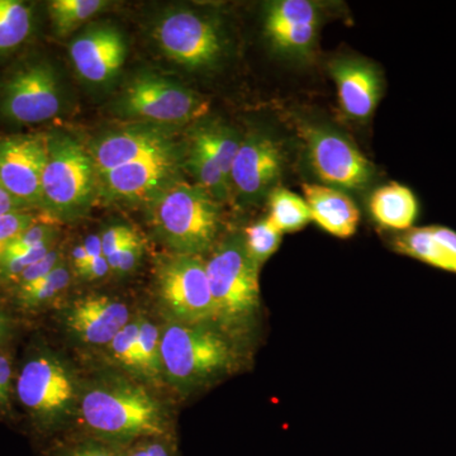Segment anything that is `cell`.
<instances>
[{
  "mask_svg": "<svg viewBox=\"0 0 456 456\" xmlns=\"http://www.w3.org/2000/svg\"><path fill=\"white\" fill-rule=\"evenodd\" d=\"M77 422L86 435L122 446L175 436L173 411L159 391L110 368L83 375Z\"/></svg>",
  "mask_w": 456,
  "mask_h": 456,
  "instance_id": "obj_1",
  "label": "cell"
},
{
  "mask_svg": "<svg viewBox=\"0 0 456 456\" xmlns=\"http://www.w3.org/2000/svg\"><path fill=\"white\" fill-rule=\"evenodd\" d=\"M83 375L42 338L17 364L16 404L36 434L53 436L77 422Z\"/></svg>",
  "mask_w": 456,
  "mask_h": 456,
  "instance_id": "obj_2",
  "label": "cell"
},
{
  "mask_svg": "<svg viewBox=\"0 0 456 456\" xmlns=\"http://www.w3.org/2000/svg\"><path fill=\"white\" fill-rule=\"evenodd\" d=\"M237 362L236 342L217 327L161 321L164 383L180 397L217 382Z\"/></svg>",
  "mask_w": 456,
  "mask_h": 456,
  "instance_id": "obj_3",
  "label": "cell"
},
{
  "mask_svg": "<svg viewBox=\"0 0 456 456\" xmlns=\"http://www.w3.org/2000/svg\"><path fill=\"white\" fill-rule=\"evenodd\" d=\"M150 227L169 253L204 256L218 244L221 203L180 179L146 204Z\"/></svg>",
  "mask_w": 456,
  "mask_h": 456,
  "instance_id": "obj_4",
  "label": "cell"
},
{
  "mask_svg": "<svg viewBox=\"0 0 456 456\" xmlns=\"http://www.w3.org/2000/svg\"><path fill=\"white\" fill-rule=\"evenodd\" d=\"M99 200V171L88 146L68 132H47L41 212L57 224H70L86 218Z\"/></svg>",
  "mask_w": 456,
  "mask_h": 456,
  "instance_id": "obj_5",
  "label": "cell"
},
{
  "mask_svg": "<svg viewBox=\"0 0 456 456\" xmlns=\"http://www.w3.org/2000/svg\"><path fill=\"white\" fill-rule=\"evenodd\" d=\"M211 287L213 326L237 341L253 329L260 311V266L246 250L244 236L218 242L206 260Z\"/></svg>",
  "mask_w": 456,
  "mask_h": 456,
  "instance_id": "obj_6",
  "label": "cell"
},
{
  "mask_svg": "<svg viewBox=\"0 0 456 456\" xmlns=\"http://www.w3.org/2000/svg\"><path fill=\"white\" fill-rule=\"evenodd\" d=\"M110 110L123 121L178 128L206 116L209 101L164 75L140 73L125 84Z\"/></svg>",
  "mask_w": 456,
  "mask_h": 456,
  "instance_id": "obj_7",
  "label": "cell"
},
{
  "mask_svg": "<svg viewBox=\"0 0 456 456\" xmlns=\"http://www.w3.org/2000/svg\"><path fill=\"white\" fill-rule=\"evenodd\" d=\"M152 290L161 321L213 325L215 307L203 256L156 255Z\"/></svg>",
  "mask_w": 456,
  "mask_h": 456,
  "instance_id": "obj_8",
  "label": "cell"
},
{
  "mask_svg": "<svg viewBox=\"0 0 456 456\" xmlns=\"http://www.w3.org/2000/svg\"><path fill=\"white\" fill-rule=\"evenodd\" d=\"M154 38L164 55L191 71L212 70L226 51L220 26L191 9L165 12L154 27Z\"/></svg>",
  "mask_w": 456,
  "mask_h": 456,
  "instance_id": "obj_9",
  "label": "cell"
},
{
  "mask_svg": "<svg viewBox=\"0 0 456 456\" xmlns=\"http://www.w3.org/2000/svg\"><path fill=\"white\" fill-rule=\"evenodd\" d=\"M64 107L59 74L46 60H29L0 82V116L17 125L51 121Z\"/></svg>",
  "mask_w": 456,
  "mask_h": 456,
  "instance_id": "obj_10",
  "label": "cell"
},
{
  "mask_svg": "<svg viewBox=\"0 0 456 456\" xmlns=\"http://www.w3.org/2000/svg\"><path fill=\"white\" fill-rule=\"evenodd\" d=\"M298 127L312 170L323 185L358 191L370 184L373 164L347 137L323 125L305 122Z\"/></svg>",
  "mask_w": 456,
  "mask_h": 456,
  "instance_id": "obj_11",
  "label": "cell"
},
{
  "mask_svg": "<svg viewBox=\"0 0 456 456\" xmlns=\"http://www.w3.org/2000/svg\"><path fill=\"white\" fill-rule=\"evenodd\" d=\"M136 308L113 294L89 293L66 298L55 310L60 331L84 349L101 350L136 316Z\"/></svg>",
  "mask_w": 456,
  "mask_h": 456,
  "instance_id": "obj_12",
  "label": "cell"
},
{
  "mask_svg": "<svg viewBox=\"0 0 456 456\" xmlns=\"http://www.w3.org/2000/svg\"><path fill=\"white\" fill-rule=\"evenodd\" d=\"M187 142L178 149L99 174L107 203L146 204L183 178Z\"/></svg>",
  "mask_w": 456,
  "mask_h": 456,
  "instance_id": "obj_13",
  "label": "cell"
},
{
  "mask_svg": "<svg viewBox=\"0 0 456 456\" xmlns=\"http://www.w3.org/2000/svg\"><path fill=\"white\" fill-rule=\"evenodd\" d=\"M47 132L0 134V183L32 211L42 206Z\"/></svg>",
  "mask_w": 456,
  "mask_h": 456,
  "instance_id": "obj_14",
  "label": "cell"
},
{
  "mask_svg": "<svg viewBox=\"0 0 456 456\" xmlns=\"http://www.w3.org/2000/svg\"><path fill=\"white\" fill-rule=\"evenodd\" d=\"M175 130L151 123H132L99 134L88 149L99 174L106 173L184 145Z\"/></svg>",
  "mask_w": 456,
  "mask_h": 456,
  "instance_id": "obj_15",
  "label": "cell"
},
{
  "mask_svg": "<svg viewBox=\"0 0 456 456\" xmlns=\"http://www.w3.org/2000/svg\"><path fill=\"white\" fill-rule=\"evenodd\" d=\"M283 164V151L277 140L264 132H250L237 152L231 171V188L244 202H256L269 196L281 178Z\"/></svg>",
  "mask_w": 456,
  "mask_h": 456,
  "instance_id": "obj_16",
  "label": "cell"
},
{
  "mask_svg": "<svg viewBox=\"0 0 456 456\" xmlns=\"http://www.w3.org/2000/svg\"><path fill=\"white\" fill-rule=\"evenodd\" d=\"M69 56L84 82L107 86L121 73L127 57V42L112 23H94L71 40Z\"/></svg>",
  "mask_w": 456,
  "mask_h": 456,
  "instance_id": "obj_17",
  "label": "cell"
},
{
  "mask_svg": "<svg viewBox=\"0 0 456 456\" xmlns=\"http://www.w3.org/2000/svg\"><path fill=\"white\" fill-rule=\"evenodd\" d=\"M320 11L308 0L269 3L264 16V32L279 55L305 59L312 53L320 27Z\"/></svg>",
  "mask_w": 456,
  "mask_h": 456,
  "instance_id": "obj_18",
  "label": "cell"
},
{
  "mask_svg": "<svg viewBox=\"0 0 456 456\" xmlns=\"http://www.w3.org/2000/svg\"><path fill=\"white\" fill-rule=\"evenodd\" d=\"M330 73L344 113L355 121L370 118L382 97L383 82L378 69L367 60L341 57L330 64Z\"/></svg>",
  "mask_w": 456,
  "mask_h": 456,
  "instance_id": "obj_19",
  "label": "cell"
},
{
  "mask_svg": "<svg viewBox=\"0 0 456 456\" xmlns=\"http://www.w3.org/2000/svg\"><path fill=\"white\" fill-rule=\"evenodd\" d=\"M312 221L330 235L347 239L355 235L360 222L358 206L345 191L321 184L303 185Z\"/></svg>",
  "mask_w": 456,
  "mask_h": 456,
  "instance_id": "obj_20",
  "label": "cell"
},
{
  "mask_svg": "<svg viewBox=\"0 0 456 456\" xmlns=\"http://www.w3.org/2000/svg\"><path fill=\"white\" fill-rule=\"evenodd\" d=\"M74 273L68 259L61 261L46 277L18 289L8 292L11 310L14 316H38L45 312L55 311L68 298L74 281Z\"/></svg>",
  "mask_w": 456,
  "mask_h": 456,
  "instance_id": "obj_21",
  "label": "cell"
},
{
  "mask_svg": "<svg viewBox=\"0 0 456 456\" xmlns=\"http://www.w3.org/2000/svg\"><path fill=\"white\" fill-rule=\"evenodd\" d=\"M369 209L380 226L403 232L415 224L419 202L410 188L393 182L371 194Z\"/></svg>",
  "mask_w": 456,
  "mask_h": 456,
  "instance_id": "obj_22",
  "label": "cell"
},
{
  "mask_svg": "<svg viewBox=\"0 0 456 456\" xmlns=\"http://www.w3.org/2000/svg\"><path fill=\"white\" fill-rule=\"evenodd\" d=\"M130 375L156 391L165 387L161 364V321L156 322L143 311L141 312L139 336Z\"/></svg>",
  "mask_w": 456,
  "mask_h": 456,
  "instance_id": "obj_23",
  "label": "cell"
},
{
  "mask_svg": "<svg viewBox=\"0 0 456 456\" xmlns=\"http://www.w3.org/2000/svg\"><path fill=\"white\" fill-rule=\"evenodd\" d=\"M242 139L235 128L216 122L202 123L189 134V140L202 146L215 159L230 185L231 171Z\"/></svg>",
  "mask_w": 456,
  "mask_h": 456,
  "instance_id": "obj_24",
  "label": "cell"
},
{
  "mask_svg": "<svg viewBox=\"0 0 456 456\" xmlns=\"http://www.w3.org/2000/svg\"><path fill=\"white\" fill-rule=\"evenodd\" d=\"M395 250L434 268L456 274V261L435 239L431 226L410 228L395 239Z\"/></svg>",
  "mask_w": 456,
  "mask_h": 456,
  "instance_id": "obj_25",
  "label": "cell"
},
{
  "mask_svg": "<svg viewBox=\"0 0 456 456\" xmlns=\"http://www.w3.org/2000/svg\"><path fill=\"white\" fill-rule=\"evenodd\" d=\"M33 7L20 0H0V56L20 49L33 31Z\"/></svg>",
  "mask_w": 456,
  "mask_h": 456,
  "instance_id": "obj_26",
  "label": "cell"
},
{
  "mask_svg": "<svg viewBox=\"0 0 456 456\" xmlns=\"http://www.w3.org/2000/svg\"><path fill=\"white\" fill-rule=\"evenodd\" d=\"M185 167L196 179V184L211 194L217 202H226L232 196L230 183L224 178L221 167L202 146L188 140Z\"/></svg>",
  "mask_w": 456,
  "mask_h": 456,
  "instance_id": "obj_27",
  "label": "cell"
},
{
  "mask_svg": "<svg viewBox=\"0 0 456 456\" xmlns=\"http://www.w3.org/2000/svg\"><path fill=\"white\" fill-rule=\"evenodd\" d=\"M268 218L281 233L301 231L312 221L310 207L305 198L284 188L270 191Z\"/></svg>",
  "mask_w": 456,
  "mask_h": 456,
  "instance_id": "obj_28",
  "label": "cell"
},
{
  "mask_svg": "<svg viewBox=\"0 0 456 456\" xmlns=\"http://www.w3.org/2000/svg\"><path fill=\"white\" fill-rule=\"evenodd\" d=\"M110 7L106 0H53L49 13L57 37H66Z\"/></svg>",
  "mask_w": 456,
  "mask_h": 456,
  "instance_id": "obj_29",
  "label": "cell"
},
{
  "mask_svg": "<svg viewBox=\"0 0 456 456\" xmlns=\"http://www.w3.org/2000/svg\"><path fill=\"white\" fill-rule=\"evenodd\" d=\"M141 310L132 318L112 341L101 349L102 362L106 368L122 371L130 375L134 350H136L137 336L141 322Z\"/></svg>",
  "mask_w": 456,
  "mask_h": 456,
  "instance_id": "obj_30",
  "label": "cell"
},
{
  "mask_svg": "<svg viewBox=\"0 0 456 456\" xmlns=\"http://www.w3.org/2000/svg\"><path fill=\"white\" fill-rule=\"evenodd\" d=\"M242 236H244L246 250L251 259L261 268L264 263L277 253L283 233L266 217L250 224Z\"/></svg>",
  "mask_w": 456,
  "mask_h": 456,
  "instance_id": "obj_31",
  "label": "cell"
},
{
  "mask_svg": "<svg viewBox=\"0 0 456 456\" xmlns=\"http://www.w3.org/2000/svg\"><path fill=\"white\" fill-rule=\"evenodd\" d=\"M126 449L127 446L117 445L84 434L80 437L62 441L45 456H126Z\"/></svg>",
  "mask_w": 456,
  "mask_h": 456,
  "instance_id": "obj_32",
  "label": "cell"
},
{
  "mask_svg": "<svg viewBox=\"0 0 456 456\" xmlns=\"http://www.w3.org/2000/svg\"><path fill=\"white\" fill-rule=\"evenodd\" d=\"M17 362L13 347L0 349V421L16 417Z\"/></svg>",
  "mask_w": 456,
  "mask_h": 456,
  "instance_id": "obj_33",
  "label": "cell"
},
{
  "mask_svg": "<svg viewBox=\"0 0 456 456\" xmlns=\"http://www.w3.org/2000/svg\"><path fill=\"white\" fill-rule=\"evenodd\" d=\"M44 213L40 211H25L11 213L0 217V263L7 253L9 246L23 231L40 220Z\"/></svg>",
  "mask_w": 456,
  "mask_h": 456,
  "instance_id": "obj_34",
  "label": "cell"
},
{
  "mask_svg": "<svg viewBox=\"0 0 456 456\" xmlns=\"http://www.w3.org/2000/svg\"><path fill=\"white\" fill-rule=\"evenodd\" d=\"M82 242L86 251V257H88V266H86L83 281L86 283H101V281H106L112 275V273H110L103 248H102L101 236L99 233H90Z\"/></svg>",
  "mask_w": 456,
  "mask_h": 456,
  "instance_id": "obj_35",
  "label": "cell"
},
{
  "mask_svg": "<svg viewBox=\"0 0 456 456\" xmlns=\"http://www.w3.org/2000/svg\"><path fill=\"white\" fill-rule=\"evenodd\" d=\"M145 253V242L140 233H137L134 239L127 242L118 254L110 261V273L114 277L125 278L134 274L139 268L141 260Z\"/></svg>",
  "mask_w": 456,
  "mask_h": 456,
  "instance_id": "obj_36",
  "label": "cell"
},
{
  "mask_svg": "<svg viewBox=\"0 0 456 456\" xmlns=\"http://www.w3.org/2000/svg\"><path fill=\"white\" fill-rule=\"evenodd\" d=\"M137 233L139 232L131 224H122V222L103 228L99 236H101L102 248H103L107 263L110 264L114 256L121 251L123 246L134 239Z\"/></svg>",
  "mask_w": 456,
  "mask_h": 456,
  "instance_id": "obj_37",
  "label": "cell"
},
{
  "mask_svg": "<svg viewBox=\"0 0 456 456\" xmlns=\"http://www.w3.org/2000/svg\"><path fill=\"white\" fill-rule=\"evenodd\" d=\"M126 456H179L175 436L147 437L131 444Z\"/></svg>",
  "mask_w": 456,
  "mask_h": 456,
  "instance_id": "obj_38",
  "label": "cell"
},
{
  "mask_svg": "<svg viewBox=\"0 0 456 456\" xmlns=\"http://www.w3.org/2000/svg\"><path fill=\"white\" fill-rule=\"evenodd\" d=\"M18 335V318L13 312L0 305V349L13 347Z\"/></svg>",
  "mask_w": 456,
  "mask_h": 456,
  "instance_id": "obj_39",
  "label": "cell"
},
{
  "mask_svg": "<svg viewBox=\"0 0 456 456\" xmlns=\"http://www.w3.org/2000/svg\"><path fill=\"white\" fill-rule=\"evenodd\" d=\"M32 211L26 204L20 202L11 193L3 187L0 183V217L11 215V213Z\"/></svg>",
  "mask_w": 456,
  "mask_h": 456,
  "instance_id": "obj_40",
  "label": "cell"
},
{
  "mask_svg": "<svg viewBox=\"0 0 456 456\" xmlns=\"http://www.w3.org/2000/svg\"><path fill=\"white\" fill-rule=\"evenodd\" d=\"M432 233H434L435 239L440 242L446 250L452 254L456 261V232L454 230L449 227L444 226H431Z\"/></svg>",
  "mask_w": 456,
  "mask_h": 456,
  "instance_id": "obj_41",
  "label": "cell"
}]
</instances>
